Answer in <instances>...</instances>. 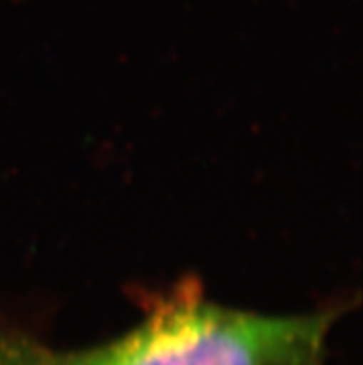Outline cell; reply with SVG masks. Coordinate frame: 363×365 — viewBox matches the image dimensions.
<instances>
[{
	"label": "cell",
	"instance_id": "cell-1",
	"mask_svg": "<svg viewBox=\"0 0 363 365\" xmlns=\"http://www.w3.org/2000/svg\"><path fill=\"white\" fill-rule=\"evenodd\" d=\"M336 310L269 315L206 301L191 286L158 297L138 327L60 354L61 365H321Z\"/></svg>",
	"mask_w": 363,
	"mask_h": 365
},
{
	"label": "cell",
	"instance_id": "cell-2",
	"mask_svg": "<svg viewBox=\"0 0 363 365\" xmlns=\"http://www.w3.org/2000/svg\"><path fill=\"white\" fill-rule=\"evenodd\" d=\"M0 365H61L60 354L21 334L0 336Z\"/></svg>",
	"mask_w": 363,
	"mask_h": 365
}]
</instances>
